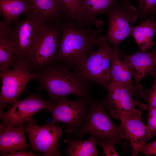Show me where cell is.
Segmentation results:
<instances>
[{
    "instance_id": "cell-29",
    "label": "cell",
    "mask_w": 156,
    "mask_h": 156,
    "mask_svg": "<svg viewBox=\"0 0 156 156\" xmlns=\"http://www.w3.org/2000/svg\"><path fill=\"white\" fill-rule=\"evenodd\" d=\"M3 156H36V155L33 153L32 151L26 152L21 150L12 153H1Z\"/></svg>"
},
{
    "instance_id": "cell-14",
    "label": "cell",
    "mask_w": 156,
    "mask_h": 156,
    "mask_svg": "<svg viewBox=\"0 0 156 156\" xmlns=\"http://www.w3.org/2000/svg\"><path fill=\"white\" fill-rule=\"evenodd\" d=\"M118 55L133 75L136 84L156 67V48L150 52L140 51L131 54L125 53L119 49Z\"/></svg>"
},
{
    "instance_id": "cell-26",
    "label": "cell",
    "mask_w": 156,
    "mask_h": 156,
    "mask_svg": "<svg viewBox=\"0 0 156 156\" xmlns=\"http://www.w3.org/2000/svg\"><path fill=\"white\" fill-rule=\"evenodd\" d=\"M146 128L148 140L156 135V108L148 111Z\"/></svg>"
},
{
    "instance_id": "cell-2",
    "label": "cell",
    "mask_w": 156,
    "mask_h": 156,
    "mask_svg": "<svg viewBox=\"0 0 156 156\" xmlns=\"http://www.w3.org/2000/svg\"><path fill=\"white\" fill-rule=\"evenodd\" d=\"M61 64L56 62L34 72L41 88L47 92L52 101L67 95L90 98L92 83L81 78L75 71L71 72Z\"/></svg>"
},
{
    "instance_id": "cell-19",
    "label": "cell",
    "mask_w": 156,
    "mask_h": 156,
    "mask_svg": "<svg viewBox=\"0 0 156 156\" xmlns=\"http://www.w3.org/2000/svg\"><path fill=\"white\" fill-rule=\"evenodd\" d=\"M32 9L31 0H0L2 21L9 25H11L22 14L29 13Z\"/></svg>"
},
{
    "instance_id": "cell-10",
    "label": "cell",
    "mask_w": 156,
    "mask_h": 156,
    "mask_svg": "<svg viewBox=\"0 0 156 156\" xmlns=\"http://www.w3.org/2000/svg\"><path fill=\"white\" fill-rule=\"evenodd\" d=\"M109 25L105 36L109 43L118 50L121 42L131 36V25L138 16V10L128 1H121L107 13Z\"/></svg>"
},
{
    "instance_id": "cell-21",
    "label": "cell",
    "mask_w": 156,
    "mask_h": 156,
    "mask_svg": "<svg viewBox=\"0 0 156 156\" xmlns=\"http://www.w3.org/2000/svg\"><path fill=\"white\" fill-rule=\"evenodd\" d=\"M32 8L50 21H62L65 18L60 8L59 0H31Z\"/></svg>"
},
{
    "instance_id": "cell-7",
    "label": "cell",
    "mask_w": 156,
    "mask_h": 156,
    "mask_svg": "<svg viewBox=\"0 0 156 156\" xmlns=\"http://www.w3.org/2000/svg\"><path fill=\"white\" fill-rule=\"evenodd\" d=\"M50 22L32 9L25 18L14 22L11 34L16 62H27L36 38Z\"/></svg>"
},
{
    "instance_id": "cell-6",
    "label": "cell",
    "mask_w": 156,
    "mask_h": 156,
    "mask_svg": "<svg viewBox=\"0 0 156 156\" xmlns=\"http://www.w3.org/2000/svg\"><path fill=\"white\" fill-rule=\"evenodd\" d=\"M61 23L51 21L36 38L27 62L35 72L55 63L60 43Z\"/></svg>"
},
{
    "instance_id": "cell-1",
    "label": "cell",
    "mask_w": 156,
    "mask_h": 156,
    "mask_svg": "<svg viewBox=\"0 0 156 156\" xmlns=\"http://www.w3.org/2000/svg\"><path fill=\"white\" fill-rule=\"evenodd\" d=\"M94 27L75 18H65L61 21L60 43L55 63H60L69 70L79 67L94 50L103 30Z\"/></svg>"
},
{
    "instance_id": "cell-27",
    "label": "cell",
    "mask_w": 156,
    "mask_h": 156,
    "mask_svg": "<svg viewBox=\"0 0 156 156\" xmlns=\"http://www.w3.org/2000/svg\"><path fill=\"white\" fill-rule=\"evenodd\" d=\"M98 144L102 148L103 153L106 156H116L119 155L116 152L114 147L115 144L107 140L99 141Z\"/></svg>"
},
{
    "instance_id": "cell-5",
    "label": "cell",
    "mask_w": 156,
    "mask_h": 156,
    "mask_svg": "<svg viewBox=\"0 0 156 156\" xmlns=\"http://www.w3.org/2000/svg\"><path fill=\"white\" fill-rule=\"evenodd\" d=\"M107 95L104 98L105 109L114 118L121 122L128 116L131 110L136 107L143 110L148 108L146 105L135 98H143L144 92L140 84L131 85L110 82L105 88Z\"/></svg>"
},
{
    "instance_id": "cell-16",
    "label": "cell",
    "mask_w": 156,
    "mask_h": 156,
    "mask_svg": "<svg viewBox=\"0 0 156 156\" xmlns=\"http://www.w3.org/2000/svg\"><path fill=\"white\" fill-rule=\"evenodd\" d=\"M23 124L13 127L2 123L0 125V152L12 153L31 148L25 140Z\"/></svg>"
},
{
    "instance_id": "cell-20",
    "label": "cell",
    "mask_w": 156,
    "mask_h": 156,
    "mask_svg": "<svg viewBox=\"0 0 156 156\" xmlns=\"http://www.w3.org/2000/svg\"><path fill=\"white\" fill-rule=\"evenodd\" d=\"M98 141L92 136L86 140L68 137L64 140L68 145L66 153L69 156H97L99 155L96 148Z\"/></svg>"
},
{
    "instance_id": "cell-28",
    "label": "cell",
    "mask_w": 156,
    "mask_h": 156,
    "mask_svg": "<svg viewBox=\"0 0 156 156\" xmlns=\"http://www.w3.org/2000/svg\"><path fill=\"white\" fill-rule=\"evenodd\" d=\"M140 152L145 156H156V140L145 144L141 148Z\"/></svg>"
},
{
    "instance_id": "cell-15",
    "label": "cell",
    "mask_w": 156,
    "mask_h": 156,
    "mask_svg": "<svg viewBox=\"0 0 156 156\" xmlns=\"http://www.w3.org/2000/svg\"><path fill=\"white\" fill-rule=\"evenodd\" d=\"M121 0H81L77 19L85 24L99 28L103 21L96 17L107 13Z\"/></svg>"
},
{
    "instance_id": "cell-4",
    "label": "cell",
    "mask_w": 156,
    "mask_h": 156,
    "mask_svg": "<svg viewBox=\"0 0 156 156\" xmlns=\"http://www.w3.org/2000/svg\"><path fill=\"white\" fill-rule=\"evenodd\" d=\"M94 47H98L97 50H93L74 71L85 81L97 83L105 89L111 82V62L115 50L112 47L104 36H99Z\"/></svg>"
},
{
    "instance_id": "cell-25",
    "label": "cell",
    "mask_w": 156,
    "mask_h": 156,
    "mask_svg": "<svg viewBox=\"0 0 156 156\" xmlns=\"http://www.w3.org/2000/svg\"><path fill=\"white\" fill-rule=\"evenodd\" d=\"M138 16L145 18L156 14V0H139Z\"/></svg>"
},
{
    "instance_id": "cell-13",
    "label": "cell",
    "mask_w": 156,
    "mask_h": 156,
    "mask_svg": "<svg viewBox=\"0 0 156 156\" xmlns=\"http://www.w3.org/2000/svg\"><path fill=\"white\" fill-rule=\"evenodd\" d=\"M141 111L135 107L130 111L127 117L121 122L125 128L132 148V155L138 156L141 148L149 140L146 125L142 120Z\"/></svg>"
},
{
    "instance_id": "cell-18",
    "label": "cell",
    "mask_w": 156,
    "mask_h": 156,
    "mask_svg": "<svg viewBox=\"0 0 156 156\" xmlns=\"http://www.w3.org/2000/svg\"><path fill=\"white\" fill-rule=\"evenodd\" d=\"M131 36L133 37L138 44L139 49L145 51L151 49L154 44L153 37L156 33L154 15L141 21L138 25H131Z\"/></svg>"
},
{
    "instance_id": "cell-30",
    "label": "cell",
    "mask_w": 156,
    "mask_h": 156,
    "mask_svg": "<svg viewBox=\"0 0 156 156\" xmlns=\"http://www.w3.org/2000/svg\"><path fill=\"white\" fill-rule=\"evenodd\" d=\"M139 0H137V1H138ZM121 1H128V0H121Z\"/></svg>"
},
{
    "instance_id": "cell-9",
    "label": "cell",
    "mask_w": 156,
    "mask_h": 156,
    "mask_svg": "<svg viewBox=\"0 0 156 156\" xmlns=\"http://www.w3.org/2000/svg\"><path fill=\"white\" fill-rule=\"evenodd\" d=\"M13 68L0 71V112L3 111L8 104L11 105L14 103L24 91L28 82L35 80L36 77V73L31 71L26 62L17 61Z\"/></svg>"
},
{
    "instance_id": "cell-12",
    "label": "cell",
    "mask_w": 156,
    "mask_h": 156,
    "mask_svg": "<svg viewBox=\"0 0 156 156\" xmlns=\"http://www.w3.org/2000/svg\"><path fill=\"white\" fill-rule=\"evenodd\" d=\"M52 103L50 100H46L36 94L22 100L18 99L8 110L0 112L2 123L10 127L23 124L32 119L34 115L40 111L45 109L49 111Z\"/></svg>"
},
{
    "instance_id": "cell-17",
    "label": "cell",
    "mask_w": 156,
    "mask_h": 156,
    "mask_svg": "<svg viewBox=\"0 0 156 156\" xmlns=\"http://www.w3.org/2000/svg\"><path fill=\"white\" fill-rule=\"evenodd\" d=\"M11 25L0 22V71L13 67L16 62L12 40Z\"/></svg>"
},
{
    "instance_id": "cell-24",
    "label": "cell",
    "mask_w": 156,
    "mask_h": 156,
    "mask_svg": "<svg viewBox=\"0 0 156 156\" xmlns=\"http://www.w3.org/2000/svg\"><path fill=\"white\" fill-rule=\"evenodd\" d=\"M148 73L153 77L154 79L152 87L150 89L146 90L142 98L148 104V111L156 108V67Z\"/></svg>"
},
{
    "instance_id": "cell-8",
    "label": "cell",
    "mask_w": 156,
    "mask_h": 156,
    "mask_svg": "<svg viewBox=\"0 0 156 156\" xmlns=\"http://www.w3.org/2000/svg\"><path fill=\"white\" fill-rule=\"evenodd\" d=\"M90 98L70 100L65 97L51 101L52 103L49 111L51 117L48 123H63L66 128L65 132L68 135L74 136L83 126Z\"/></svg>"
},
{
    "instance_id": "cell-3",
    "label": "cell",
    "mask_w": 156,
    "mask_h": 156,
    "mask_svg": "<svg viewBox=\"0 0 156 156\" xmlns=\"http://www.w3.org/2000/svg\"><path fill=\"white\" fill-rule=\"evenodd\" d=\"M104 104V98L98 101L89 99L83 125L74 136L80 138L85 134H90L98 141L107 140L115 144L120 145L124 151H126L129 148V146L126 141L123 140L127 138L124 126L121 122L118 126L114 124L106 112Z\"/></svg>"
},
{
    "instance_id": "cell-23",
    "label": "cell",
    "mask_w": 156,
    "mask_h": 156,
    "mask_svg": "<svg viewBox=\"0 0 156 156\" xmlns=\"http://www.w3.org/2000/svg\"><path fill=\"white\" fill-rule=\"evenodd\" d=\"M81 0H59L60 9L64 17L77 19Z\"/></svg>"
},
{
    "instance_id": "cell-11",
    "label": "cell",
    "mask_w": 156,
    "mask_h": 156,
    "mask_svg": "<svg viewBox=\"0 0 156 156\" xmlns=\"http://www.w3.org/2000/svg\"><path fill=\"white\" fill-rule=\"evenodd\" d=\"M25 132L28 133L31 148L44 156H61L58 143L62 134V127L49 123L40 126L32 118L26 122Z\"/></svg>"
},
{
    "instance_id": "cell-22",
    "label": "cell",
    "mask_w": 156,
    "mask_h": 156,
    "mask_svg": "<svg viewBox=\"0 0 156 156\" xmlns=\"http://www.w3.org/2000/svg\"><path fill=\"white\" fill-rule=\"evenodd\" d=\"M115 50V52L112 58L110 66L111 82L128 85H133L131 72L121 60L118 55V50Z\"/></svg>"
}]
</instances>
